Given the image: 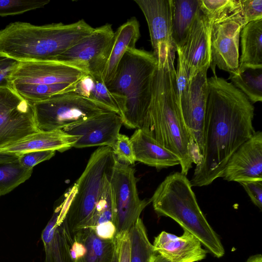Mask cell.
<instances>
[{
    "mask_svg": "<svg viewBox=\"0 0 262 262\" xmlns=\"http://www.w3.org/2000/svg\"><path fill=\"white\" fill-rule=\"evenodd\" d=\"M114 238L116 241L118 262H130V245L128 232Z\"/></svg>",
    "mask_w": 262,
    "mask_h": 262,
    "instance_id": "39",
    "label": "cell"
},
{
    "mask_svg": "<svg viewBox=\"0 0 262 262\" xmlns=\"http://www.w3.org/2000/svg\"><path fill=\"white\" fill-rule=\"evenodd\" d=\"M114 162L111 147H98L74 184L75 193L65 218L72 236L81 229L91 228L96 204Z\"/></svg>",
    "mask_w": 262,
    "mask_h": 262,
    "instance_id": "7",
    "label": "cell"
},
{
    "mask_svg": "<svg viewBox=\"0 0 262 262\" xmlns=\"http://www.w3.org/2000/svg\"><path fill=\"white\" fill-rule=\"evenodd\" d=\"M199 8V0H172V35L177 48L183 44Z\"/></svg>",
    "mask_w": 262,
    "mask_h": 262,
    "instance_id": "26",
    "label": "cell"
},
{
    "mask_svg": "<svg viewBox=\"0 0 262 262\" xmlns=\"http://www.w3.org/2000/svg\"><path fill=\"white\" fill-rule=\"evenodd\" d=\"M239 2L245 25L262 18V0H239Z\"/></svg>",
    "mask_w": 262,
    "mask_h": 262,
    "instance_id": "36",
    "label": "cell"
},
{
    "mask_svg": "<svg viewBox=\"0 0 262 262\" xmlns=\"http://www.w3.org/2000/svg\"><path fill=\"white\" fill-rule=\"evenodd\" d=\"M93 229L98 236L106 239H114L116 232V227L112 222L98 225Z\"/></svg>",
    "mask_w": 262,
    "mask_h": 262,
    "instance_id": "40",
    "label": "cell"
},
{
    "mask_svg": "<svg viewBox=\"0 0 262 262\" xmlns=\"http://www.w3.org/2000/svg\"><path fill=\"white\" fill-rule=\"evenodd\" d=\"M50 1L0 0V16L22 14L44 7Z\"/></svg>",
    "mask_w": 262,
    "mask_h": 262,
    "instance_id": "32",
    "label": "cell"
},
{
    "mask_svg": "<svg viewBox=\"0 0 262 262\" xmlns=\"http://www.w3.org/2000/svg\"><path fill=\"white\" fill-rule=\"evenodd\" d=\"M74 240L82 243L85 248L84 255L75 262H112L116 251L115 239H103L91 228L81 229L73 235Z\"/></svg>",
    "mask_w": 262,
    "mask_h": 262,
    "instance_id": "24",
    "label": "cell"
},
{
    "mask_svg": "<svg viewBox=\"0 0 262 262\" xmlns=\"http://www.w3.org/2000/svg\"><path fill=\"white\" fill-rule=\"evenodd\" d=\"M114 33L110 24L94 28L91 33L60 55L56 61L74 66L86 74L102 78Z\"/></svg>",
    "mask_w": 262,
    "mask_h": 262,
    "instance_id": "10",
    "label": "cell"
},
{
    "mask_svg": "<svg viewBox=\"0 0 262 262\" xmlns=\"http://www.w3.org/2000/svg\"><path fill=\"white\" fill-rule=\"evenodd\" d=\"M208 70H203L189 79L178 101L185 126L194 145L199 163L203 156V129L207 93Z\"/></svg>",
    "mask_w": 262,
    "mask_h": 262,
    "instance_id": "13",
    "label": "cell"
},
{
    "mask_svg": "<svg viewBox=\"0 0 262 262\" xmlns=\"http://www.w3.org/2000/svg\"><path fill=\"white\" fill-rule=\"evenodd\" d=\"M55 150H38L18 155V161L25 168L33 169L38 164L51 159L55 155Z\"/></svg>",
    "mask_w": 262,
    "mask_h": 262,
    "instance_id": "34",
    "label": "cell"
},
{
    "mask_svg": "<svg viewBox=\"0 0 262 262\" xmlns=\"http://www.w3.org/2000/svg\"><path fill=\"white\" fill-rule=\"evenodd\" d=\"M176 53L178 58L177 68L175 69L176 82L177 97L179 100L181 94L189 83V76L185 60L179 48H177Z\"/></svg>",
    "mask_w": 262,
    "mask_h": 262,
    "instance_id": "35",
    "label": "cell"
},
{
    "mask_svg": "<svg viewBox=\"0 0 262 262\" xmlns=\"http://www.w3.org/2000/svg\"><path fill=\"white\" fill-rule=\"evenodd\" d=\"M203 129V156L190 181L192 186L222 177L229 159L256 132L253 104L230 82L216 75L208 78Z\"/></svg>",
    "mask_w": 262,
    "mask_h": 262,
    "instance_id": "1",
    "label": "cell"
},
{
    "mask_svg": "<svg viewBox=\"0 0 262 262\" xmlns=\"http://www.w3.org/2000/svg\"><path fill=\"white\" fill-rule=\"evenodd\" d=\"M245 25L241 11L212 23L210 33V68L213 75H216V67L229 73L237 70L240 34Z\"/></svg>",
    "mask_w": 262,
    "mask_h": 262,
    "instance_id": "12",
    "label": "cell"
},
{
    "mask_svg": "<svg viewBox=\"0 0 262 262\" xmlns=\"http://www.w3.org/2000/svg\"><path fill=\"white\" fill-rule=\"evenodd\" d=\"M152 262H171L159 254L155 256Z\"/></svg>",
    "mask_w": 262,
    "mask_h": 262,
    "instance_id": "43",
    "label": "cell"
},
{
    "mask_svg": "<svg viewBox=\"0 0 262 262\" xmlns=\"http://www.w3.org/2000/svg\"><path fill=\"white\" fill-rule=\"evenodd\" d=\"M19 61L0 56V88L10 86L9 78Z\"/></svg>",
    "mask_w": 262,
    "mask_h": 262,
    "instance_id": "38",
    "label": "cell"
},
{
    "mask_svg": "<svg viewBox=\"0 0 262 262\" xmlns=\"http://www.w3.org/2000/svg\"><path fill=\"white\" fill-rule=\"evenodd\" d=\"M158 61L142 49L127 50L121 59L113 79L106 85L119 97V116L130 129H143L149 116Z\"/></svg>",
    "mask_w": 262,
    "mask_h": 262,
    "instance_id": "4",
    "label": "cell"
},
{
    "mask_svg": "<svg viewBox=\"0 0 262 262\" xmlns=\"http://www.w3.org/2000/svg\"><path fill=\"white\" fill-rule=\"evenodd\" d=\"M147 23L152 54L158 61L177 47L172 35V0H134Z\"/></svg>",
    "mask_w": 262,
    "mask_h": 262,
    "instance_id": "14",
    "label": "cell"
},
{
    "mask_svg": "<svg viewBox=\"0 0 262 262\" xmlns=\"http://www.w3.org/2000/svg\"><path fill=\"white\" fill-rule=\"evenodd\" d=\"M62 205L61 203L55 208L41 233L45 262H75L71 254L73 237L66 219L60 225H56Z\"/></svg>",
    "mask_w": 262,
    "mask_h": 262,
    "instance_id": "19",
    "label": "cell"
},
{
    "mask_svg": "<svg viewBox=\"0 0 262 262\" xmlns=\"http://www.w3.org/2000/svg\"><path fill=\"white\" fill-rule=\"evenodd\" d=\"M242 54L235 72L262 69V18L245 25L240 34Z\"/></svg>",
    "mask_w": 262,
    "mask_h": 262,
    "instance_id": "23",
    "label": "cell"
},
{
    "mask_svg": "<svg viewBox=\"0 0 262 262\" xmlns=\"http://www.w3.org/2000/svg\"><path fill=\"white\" fill-rule=\"evenodd\" d=\"M77 137L63 130L38 131L0 148V152L17 155L38 150L63 152L73 147Z\"/></svg>",
    "mask_w": 262,
    "mask_h": 262,
    "instance_id": "20",
    "label": "cell"
},
{
    "mask_svg": "<svg viewBox=\"0 0 262 262\" xmlns=\"http://www.w3.org/2000/svg\"><path fill=\"white\" fill-rule=\"evenodd\" d=\"M231 83L253 104L262 101V69H248L229 73Z\"/></svg>",
    "mask_w": 262,
    "mask_h": 262,
    "instance_id": "28",
    "label": "cell"
},
{
    "mask_svg": "<svg viewBox=\"0 0 262 262\" xmlns=\"http://www.w3.org/2000/svg\"><path fill=\"white\" fill-rule=\"evenodd\" d=\"M37 132L32 103L10 86L0 88V148Z\"/></svg>",
    "mask_w": 262,
    "mask_h": 262,
    "instance_id": "11",
    "label": "cell"
},
{
    "mask_svg": "<svg viewBox=\"0 0 262 262\" xmlns=\"http://www.w3.org/2000/svg\"><path fill=\"white\" fill-rule=\"evenodd\" d=\"M199 7L212 23L241 11L239 0H199Z\"/></svg>",
    "mask_w": 262,
    "mask_h": 262,
    "instance_id": "30",
    "label": "cell"
},
{
    "mask_svg": "<svg viewBox=\"0 0 262 262\" xmlns=\"http://www.w3.org/2000/svg\"><path fill=\"white\" fill-rule=\"evenodd\" d=\"M112 262H118V257L117 250L115 253L114 256L113 257V260Z\"/></svg>",
    "mask_w": 262,
    "mask_h": 262,
    "instance_id": "44",
    "label": "cell"
},
{
    "mask_svg": "<svg viewBox=\"0 0 262 262\" xmlns=\"http://www.w3.org/2000/svg\"><path fill=\"white\" fill-rule=\"evenodd\" d=\"M32 103L38 131L62 130L99 114L110 111L73 92L59 94Z\"/></svg>",
    "mask_w": 262,
    "mask_h": 262,
    "instance_id": "8",
    "label": "cell"
},
{
    "mask_svg": "<svg viewBox=\"0 0 262 262\" xmlns=\"http://www.w3.org/2000/svg\"><path fill=\"white\" fill-rule=\"evenodd\" d=\"M94 30L83 19L70 24L12 23L0 30V56L19 62L56 61Z\"/></svg>",
    "mask_w": 262,
    "mask_h": 262,
    "instance_id": "3",
    "label": "cell"
},
{
    "mask_svg": "<svg viewBox=\"0 0 262 262\" xmlns=\"http://www.w3.org/2000/svg\"><path fill=\"white\" fill-rule=\"evenodd\" d=\"M111 148L115 158L119 162L132 165L136 162L130 138L125 135L120 133Z\"/></svg>",
    "mask_w": 262,
    "mask_h": 262,
    "instance_id": "33",
    "label": "cell"
},
{
    "mask_svg": "<svg viewBox=\"0 0 262 262\" xmlns=\"http://www.w3.org/2000/svg\"><path fill=\"white\" fill-rule=\"evenodd\" d=\"M135 169L114 157L110 182L114 205V224L116 229L115 237L128 232L144 209L151 203L150 199H140Z\"/></svg>",
    "mask_w": 262,
    "mask_h": 262,
    "instance_id": "9",
    "label": "cell"
},
{
    "mask_svg": "<svg viewBox=\"0 0 262 262\" xmlns=\"http://www.w3.org/2000/svg\"><path fill=\"white\" fill-rule=\"evenodd\" d=\"M150 201L158 216L168 217L195 236L208 251L221 258L225 249L198 205L190 181L181 172L167 176L155 191Z\"/></svg>",
    "mask_w": 262,
    "mask_h": 262,
    "instance_id": "5",
    "label": "cell"
},
{
    "mask_svg": "<svg viewBox=\"0 0 262 262\" xmlns=\"http://www.w3.org/2000/svg\"><path fill=\"white\" fill-rule=\"evenodd\" d=\"M140 36L139 23L135 17L128 19L115 32L110 56L102 74V80L106 85L113 79L125 53L136 48Z\"/></svg>",
    "mask_w": 262,
    "mask_h": 262,
    "instance_id": "22",
    "label": "cell"
},
{
    "mask_svg": "<svg viewBox=\"0 0 262 262\" xmlns=\"http://www.w3.org/2000/svg\"><path fill=\"white\" fill-rule=\"evenodd\" d=\"M86 74L74 66L58 61L19 62L9 78L10 85L31 103L72 92Z\"/></svg>",
    "mask_w": 262,
    "mask_h": 262,
    "instance_id": "6",
    "label": "cell"
},
{
    "mask_svg": "<svg viewBox=\"0 0 262 262\" xmlns=\"http://www.w3.org/2000/svg\"><path fill=\"white\" fill-rule=\"evenodd\" d=\"M130 140L136 161L158 170L180 164L178 157L142 129H136Z\"/></svg>",
    "mask_w": 262,
    "mask_h": 262,
    "instance_id": "21",
    "label": "cell"
},
{
    "mask_svg": "<svg viewBox=\"0 0 262 262\" xmlns=\"http://www.w3.org/2000/svg\"><path fill=\"white\" fill-rule=\"evenodd\" d=\"M18 155L10 153L0 152V163L14 161L18 159Z\"/></svg>",
    "mask_w": 262,
    "mask_h": 262,
    "instance_id": "41",
    "label": "cell"
},
{
    "mask_svg": "<svg viewBox=\"0 0 262 262\" xmlns=\"http://www.w3.org/2000/svg\"><path fill=\"white\" fill-rule=\"evenodd\" d=\"M110 176L105 181L96 204L92 219L91 228L94 229L98 225L108 222L114 223V205Z\"/></svg>",
    "mask_w": 262,
    "mask_h": 262,
    "instance_id": "31",
    "label": "cell"
},
{
    "mask_svg": "<svg viewBox=\"0 0 262 262\" xmlns=\"http://www.w3.org/2000/svg\"><path fill=\"white\" fill-rule=\"evenodd\" d=\"M245 262H262V255L261 254L251 255Z\"/></svg>",
    "mask_w": 262,
    "mask_h": 262,
    "instance_id": "42",
    "label": "cell"
},
{
    "mask_svg": "<svg viewBox=\"0 0 262 262\" xmlns=\"http://www.w3.org/2000/svg\"><path fill=\"white\" fill-rule=\"evenodd\" d=\"M227 181L262 179V133L257 131L229 159L222 174Z\"/></svg>",
    "mask_w": 262,
    "mask_h": 262,
    "instance_id": "17",
    "label": "cell"
},
{
    "mask_svg": "<svg viewBox=\"0 0 262 262\" xmlns=\"http://www.w3.org/2000/svg\"><path fill=\"white\" fill-rule=\"evenodd\" d=\"M122 124L119 115L106 111L67 126L62 130L77 137L74 147H111L120 134Z\"/></svg>",
    "mask_w": 262,
    "mask_h": 262,
    "instance_id": "15",
    "label": "cell"
},
{
    "mask_svg": "<svg viewBox=\"0 0 262 262\" xmlns=\"http://www.w3.org/2000/svg\"><path fill=\"white\" fill-rule=\"evenodd\" d=\"M212 24L199 8L185 40L180 47H177L185 60L189 79L201 71L210 68Z\"/></svg>",
    "mask_w": 262,
    "mask_h": 262,
    "instance_id": "16",
    "label": "cell"
},
{
    "mask_svg": "<svg viewBox=\"0 0 262 262\" xmlns=\"http://www.w3.org/2000/svg\"><path fill=\"white\" fill-rule=\"evenodd\" d=\"M130 262H152L157 253L149 242L144 224L140 217L128 232Z\"/></svg>",
    "mask_w": 262,
    "mask_h": 262,
    "instance_id": "27",
    "label": "cell"
},
{
    "mask_svg": "<svg viewBox=\"0 0 262 262\" xmlns=\"http://www.w3.org/2000/svg\"><path fill=\"white\" fill-rule=\"evenodd\" d=\"M33 170L23 167L18 159L0 163V196L7 194L28 180Z\"/></svg>",
    "mask_w": 262,
    "mask_h": 262,
    "instance_id": "29",
    "label": "cell"
},
{
    "mask_svg": "<svg viewBox=\"0 0 262 262\" xmlns=\"http://www.w3.org/2000/svg\"><path fill=\"white\" fill-rule=\"evenodd\" d=\"M175 55L158 62L152 98L147 123L142 129L178 157L181 172L187 175L199 160L192 138L182 118L177 92Z\"/></svg>",
    "mask_w": 262,
    "mask_h": 262,
    "instance_id": "2",
    "label": "cell"
},
{
    "mask_svg": "<svg viewBox=\"0 0 262 262\" xmlns=\"http://www.w3.org/2000/svg\"><path fill=\"white\" fill-rule=\"evenodd\" d=\"M152 245L157 254L171 262H197L208 252L198 238L186 230L181 236L162 231Z\"/></svg>",
    "mask_w": 262,
    "mask_h": 262,
    "instance_id": "18",
    "label": "cell"
},
{
    "mask_svg": "<svg viewBox=\"0 0 262 262\" xmlns=\"http://www.w3.org/2000/svg\"><path fill=\"white\" fill-rule=\"evenodd\" d=\"M243 186L252 202L262 210V179H252L238 182Z\"/></svg>",
    "mask_w": 262,
    "mask_h": 262,
    "instance_id": "37",
    "label": "cell"
},
{
    "mask_svg": "<svg viewBox=\"0 0 262 262\" xmlns=\"http://www.w3.org/2000/svg\"><path fill=\"white\" fill-rule=\"evenodd\" d=\"M72 92L119 115V99L109 91L101 77L84 74L75 83Z\"/></svg>",
    "mask_w": 262,
    "mask_h": 262,
    "instance_id": "25",
    "label": "cell"
}]
</instances>
